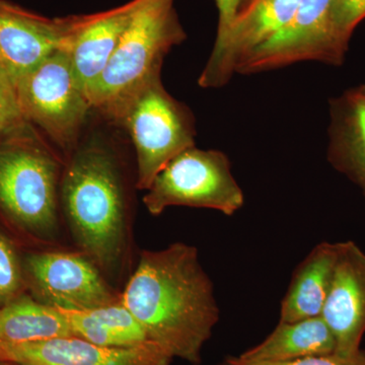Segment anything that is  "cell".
<instances>
[{"label": "cell", "mask_w": 365, "mask_h": 365, "mask_svg": "<svg viewBox=\"0 0 365 365\" xmlns=\"http://www.w3.org/2000/svg\"><path fill=\"white\" fill-rule=\"evenodd\" d=\"M121 302L153 342L194 365L220 319L212 280L198 249L186 242L139 252Z\"/></svg>", "instance_id": "7a4b0ae2"}, {"label": "cell", "mask_w": 365, "mask_h": 365, "mask_svg": "<svg viewBox=\"0 0 365 365\" xmlns=\"http://www.w3.org/2000/svg\"><path fill=\"white\" fill-rule=\"evenodd\" d=\"M173 359L150 342L135 347H103L76 336L11 346L0 362L20 365H170Z\"/></svg>", "instance_id": "4fadbf2b"}, {"label": "cell", "mask_w": 365, "mask_h": 365, "mask_svg": "<svg viewBox=\"0 0 365 365\" xmlns=\"http://www.w3.org/2000/svg\"><path fill=\"white\" fill-rule=\"evenodd\" d=\"M29 124L21 113L13 83L0 71V143Z\"/></svg>", "instance_id": "44dd1931"}, {"label": "cell", "mask_w": 365, "mask_h": 365, "mask_svg": "<svg viewBox=\"0 0 365 365\" xmlns=\"http://www.w3.org/2000/svg\"><path fill=\"white\" fill-rule=\"evenodd\" d=\"M220 365H237V364H232V361H230V360H228L227 359H225V362H222V364H220Z\"/></svg>", "instance_id": "4316f807"}, {"label": "cell", "mask_w": 365, "mask_h": 365, "mask_svg": "<svg viewBox=\"0 0 365 365\" xmlns=\"http://www.w3.org/2000/svg\"><path fill=\"white\" fill-rule=\"evenodd\" d=\"M334 2L302 0L287 25L242 60L235 73H261L302 61L342 66L347 49L336 35Z\"/></svg>", "instance_id": "9c48e42d"}, {"label": "cell", "mask_w": 365, "mask_h": 365, "mask_svg": "<svg viewBox=\"0 0 365 365\" xmlns=\"http://www.w3.org/2000/svg\"><path fill=\"white\" fill-rule=\"evenodd\" d=\"M59 311L66 317L72 335L93 344L125 348L153 342L121 299L85 311Z\"/></svg>", "instance_id": "d6986e66"}, {"label": "cell", "mask_w": 365, "mask_h": 365, "mask_svg": "<svg viewBox=\"0 0 365 365\" xmlns=\"http://www.w3.org/2000/svg\"><path fill=\"white\" fill-rule=\"evenodd\" d=\"M134 188L136 176L128 163L103 137L81 138L64 160L60 206L69 241L119 292L139 255Z\"/></svg>", "instance_id": "6da1fadb"}, {"label": "cell", "mask_w": 365, "mask_h": 365, "mask_svg": "<svg viewBox=\"0 0 365 365\" xmlns=\"http://www.w3.org/2000/svg\"><path fill=\"white\" fill-rule=\"evenodd\" d=\"M337 258V244L316 245L297 266L281 302L279 322L321 317Z\"/></svg>", "instance_id": "2e32d148"}, {"label": "cell", "mask_w": 365, "mask_h": 365, "mask_svg": "<svg viewBox=\"0 0 365 365\" xmlns=\"http://www.w3.org/2000/svg\"><path fill=\"white\" fill-rule=\"evenodd\" d=\"M227 359L237 365H365V349H360L351 356H341L334 352L285 362H246L235 357H227Z\"/></svg>", "instance_id": "603a6c76"}, {"label": "cell", "mask_w": 365, "mask_h": 365, "mask_svg": "<svg viewBox=\"0 0 365 365\" xmlns=\"http://www.w3.org/2000/svg\"><path fill=\"white\" fill-rule=\"evenodd\" d=\"M26 128L0 143V232L24 252L74 250L60 206L63 158Z\"/></svg>", "instance_id": "3957f363"}, {"label": "cell", "mask_w": 365, "mask_h": 365, "mask_svg": "<svg viewBox=\"0 0 365 365\" xmlns=\"http://www.w3.org/2000/svg\"><path fill=\"white\" fill-rule=\"evenodd\" d=\"M337 244V258L322 318L336 341V354L351 356L365 334V252L356 242Z\"/></svg>", "instance_id": "7c38bea8"}, {"label": "cell", "mask_w": 365, "mask_h": 365, "mask_svg": "<svg viewBox=\"0 0 365 365\" xmlns=\"http://www.w3.org/2000/svg\"><path fill=\"white\" fill-rule=\"evenodd\" d=\"M251 1H252V0H242L241 6H240L239 11H240V9H244V7H246L247 6H248L250 2H251Z\"/></svg>", "instance_id": "d4e9b609"}, {"label": "cell", "mask_w": 365, "mask_h": 365, "mask_svg": "<svg viewBox=\"0 0 365 365\" xmlns=\"http://www.w3.org/2000/svg\"><path fill=\"white\" fill-rule=\"evenodd\" d=\"M138 2L131 0L103 13L78 16L64 50L71 59L76 81L88 98L109 63Z\"/></svg>", "instance_id": "5bb4252c"}, {"label": "cell", "mask_w": 365, "mask_h": 365, "mask_svg": "<svg viewBox=\"0 0 365 365\" xmlns=\"http://www.w3.org/2000/svg\"><path fill=\"white\" fill-rule=\"evenodd\" d=\"M24 294L23 250L0 232V307Z\"/></svg>", "instance_id": "ffe728a7"}, {"label": "cell", "mask_w": 365, "mask_h": 365, "mask_svg": "<svg viewBox=\"0 0 365 365\" xmlns=\"http://www.w3.org/2000/svg\"><path fill=\"white\" fill-rule=\"evenodd\" d=\"M112 122L126 129L133 143L137 190L146 191L173 158L195 146L193 113L165 91L162 76L141 86Z\"/></svg>", "instance_id": "5b68a950"}, {"label": "cell", "mask_w": 365, "mask_h": 365, "mask_svg": "<svg viewBox=\"0 0 365 365\" xmlns=\"http://www.w3.org/2000/svg\"><path fill=\"white\" fill-rule=\"evenodd\" d=\"M327 158L361 191L365 201V98L359 88L330 100Z\"/></svg>", "instance_id": "9a60e30c"}, {"label": "cell", "mask_w": 365, "mask_h": 365, "mask_svg": "<svg viewBox=\"0 0 365 365\" xmlns=\"http://www.w3.org/2000/svg\"><path fill=\"white\" fill-rule=\"evenodd\" d=\"M336 341L322 317L279 322L270 335L235 359L246 362H285L335 352Z\"/></svg>", "instance_id": "e0dca14e"}, {"label": "cell", "mask_w": 365, "mask_h": 365, "mask_svg": "<svg viewBox=\"0 0 365 365\" xmlns=\"http://www.w3.org/2000/svg\"><path fill=\"white\" fill-rule=\"evenodd\" d=\"M186 39L175 0H139L109 63L88 93L93 110L113 121L141 86L162 76L165 57Z\"/></svg>", "instance_id": "277c9868"}, {"label": "cell", "mask_w": 365, "mask_h": 365, "mask_svg": "<svg viewBox=\"0 0 365 365\" xmlns=\"http://www.w3.org/2000/svg\"><path fill=\"white\" fill-rule=\"evenodd\" d=\"M26 294L62 311H85L121 299V292L76 250L24 252Z\"/></svg>", "instance_id": "ba28073f"}, {"label": "cell", "mask_w": 365, "mask_h": 365, "mask_svg": "<svg viewBox=\"0 0 365 365\" xmlns=\"http://www.w3.org/2000/svg\"><path fill=\"white\" fill-rule=\"evenodd\" d=\"M0 365H20V364H13V362H0Z\"/></svg>", "instance_id": "83f0119b"}, {"label": "cell", "mask_w": 365, "mask_h": 365, "mask_svg": "<svg viewBox=\"0 0 365 365\" xmlns=\"http://www.w3.org/2000/svg\"><path fill=\"white\" fill-rule=\"evenodd\" d=\"M300 1L252 0L240 9L225 36L215 41L198 85L203 88L227 85L242 60L287 25Z\"/></svg>", "instance_id": "30bf717a"}, {"label": "cell", "mask_w": 365, "mask_h": 365, "mask_svg": "<svg viewBox=\"0 0 365 365\" xmlns=\"http://www.w3.org/2000/svg\"><path fill=\"white\" fill-rule=\"evenodd\" d=\"M242 0H215L218 11V25L216 40L222 39L235 20Z\"/></svg>", "instance_id": "cb8c5ba5"}, {"label": "cell", "mask_w": 365, "mask_h": 365, "mask_svg": "<svg viewBox=\"0 0 365 365\" xmlns=\"http://www.w3.org/2000/svg\"><path fill=\"white\" fill-rule=\"evenodd\" d=\"M14 90L26 121L66 160L81 141L93 110L66 50H57L25 74L14 83Z\"/></svg>", "instance_id": "8992f818"}, {"label": "cell", "mask_w": 365, "mask_h": 365, "mask_svg": "<svg viewBox=\"0 0 365 365\" xmlns=\"http://www.w3.org/2000/svg\"><path fill=\"white\" fill-rule=\"evenodd\" d=\"M357 88H359V93H361L362 97L365 98V85L360 86Z\"/></svg>", "instance_id": "484cf974"}, {"label": "cell", "mask_w": 365, "mask_h": 365, "mask_svg": "<svg viewBox=\"0 0 365 365\" xmlns=\"http://www.w3.org/2000/svg\"><path fill=\"white\" fill-rule=\"evenodd\" d=\"M78 16L47 19L0 0V71L14 83L64 49Z\"/></svg>", "instance_id": "8fae6325"}, {"label": "cell", "mask_w": 365, "mask_h": 365, "mask_svg": "<svg viewBox=\"0 0 365 365\" xmlns=\"http://www.w3.org/2000/svg\"><path fill=\"white\" fill-rule=\"evenodd\" d=\"M143 202L153 216L173 206L212 209L232 216L245 205V195L225 153L192 146L158 173Z\"/></svg>", "instance_id": "52a82bcc"}, {"label": "cell", "mask_w": 365, "mask_h": 365, "mask_svg": "<svg viewBox=\"0 0 365 365\" xmlns=\"http://www.w3.org/2000/svg\"><path fill=\"white\" fill-rule=\"evenodd\" d=\"M365 19V0H335L333 20L336 35L345 49L355 28Z\"/></svg>", "instance_id": "7402d4cb"}, {"label": "cell", "mask_w": 365, "mask_h": 365, "mask_svg": "<svg viewBox=\"0 0 365 365\" xmlns=\"http://www.w3.org/2000/svg\"><path fill=\"white\" fill-rule=\"evenodd\" d=\"M1 72H2V71H1ZM2 73H4V72H2ZM4 76H6V74H4Z\"/></svg>", "instance_id": "f1b7e54d"}, {"label": "cell", "mask_w": 365, "mask_h": 365, "mask_svg": "<svg viewBox=\"0 0 365 365\" xmlns=\"http://www.w3.org/2000/svg\"><path fill=\"white\" fill-rule=\"evenodd\" d=\"M69 336L73 335L64 314L29 294L0 307V351L11 346Z\"/></svg>", "instance_id": "ac0fdd59"}]
</instances>
